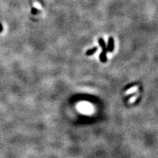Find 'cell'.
<instances>
[{"label": "cell", "instance_id": "2", "mask_svg": "<svg viewBox=\"0 0 158 158\" xmlns=\"http://www.w3.org/2000/svg\"><path fill=\"white\" fill-rule=\"evenodd\" d=\"M107 49H103L101 54L100 55V59L102 63H106L107 61Z\"/></svg>", "mask_w": 158, "mask_h": 158}, {"label": "cell", "instance_id": "1", "mask_svg": "<svg viewBox=\"0 0 158 158\" xmlns=\"http://www.w3.org/2000/svg\"><path fill=\"white\" fill-rule=\"evenodd\" d=\"M114 49V40L112 37L109 38L108 44H107V50L109 52H112Z\"/></svg>", "mask_w": 158, "mask_h": 158}, {"label": "cell", "instance_id": "4", "mask_svg": "<svg viewBox=\"0 0 158 158\" xmlns=\"http://www.w3.org/2000/svg\"><path fill=\"white\" fill-rule=\"evenodd\" d=\"M98 42H99V44H100V46L102 48V50H103V49H107V47H106V42H105L104 40H103V38H100L98 40Z\"/></svg>", "mask_w": 158, "mask_h": 158}, {"label": "cell", "instance_id": "3", "mask_svg": "<svg viewBox=\"0 0 158 158\" xmlns=\"http://www.w3.org/2000/svg\"><path fill=\"white\" fill-rule=\"evenodd\" d=\"M97 47H94L93 48L88 49V50L86 51V55L89 56V55H93V54H95V52H96V51H97Z\"/></svg>", "mask_w": 158, "mask_h": 158}]
</instances>
